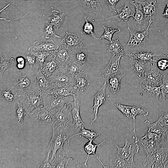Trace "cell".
<instances>
[{
  "label": "cell",
  "instance_id": "obj_1",
  "mask_svg": "<svg viewBox=\"0 0 168 168\" xmlns=\"http://www.w3.org/2000/svg\"><path fill=\"white\" fill-rule=\"evenodd\" d=\"M70 103L49 110L52 122V127L61 128L66 132L72 125L73 119Z\"/></svg>",
  "mask_w": 168,
  "mask_h": 168
},
{
  "label": "cell",
  "instance_id": "obj_2",
  "mask_svg": "<svg viewBox=\"0 0 168 168\" xmlns=\"http://www.w3.org/2000/svg\"><path fill=\"white\" fill-rule=\"evenodd\" d=\"M21 94L22 96L21 102L26 112H30L39 107L43 108L42 92L36 81L30 89Z\"/></svg>",
  "mask_w": 168,
  "mask_h": 168
},
{
  "label": "cell",
  "instance_id": "obj_3",
  "mask_svg": "<svg viewBox=\"0 0 168 168\" xmlns=\"http://www.w3.org/2000/svg\"><path fill=\"white\" fill-rule=\"evenodd\" d=\"M35 72L29 70H20L14 76L12 89L22 92L30 89L35 83Z\"/></svg>",
  "mask_w": 168,
  "mask_h": 168
},
{
  "label": "cell",
  "instance_id": "obj_4",
  "mask_svg": "<svg viewBox=\"0 0 168 168\" xmlns=\"http://www.w3.org/2000/svg\"><path fill=\"white\" fill-rule=\"evenodd\" d=\"M53 128L51 138L47 148L48 152H52V156L49 161L51 164L54 159L56 157L57 152H65L63 147L64 143L68 138L66 136V132L63 129L58 128Z\"/></svg>",
  "mask_w": 168,
  "mask_h": 168
},
{
  "label": "cell",
  "instance_id": "obj_5",
  "mask_svg": "<svg viewBox=\"0 0 168 168\" xmlns=\"http://www.w3.org/2000/svg\"><path fill=\"white\" fill-rule=\"evenodd\" d=\"M42 97L43 108L48 110L70 103L74 100L72 96H65L51 92L42 94Z\"/></svg>",
  "mask_w": 168,
  "mask_h": 168
},
{
  "label": "cell",
  "instance_id": "obj_6",
  "mask_svg": "<svg viewBox=\"0 0 168 168\" xmlns=\"http://www.w3.org/2000/svg\"><path fill=\"white\" fill-rule=\"evenodd\" d=\"M168 147H160L154 152L147 155L143 165L147 168H164L167 159Z\"/></svg>",
  "mask_w": 168,
  "mask_h": 168
},
{
  "label": "cell",
  "instance_id": "obj_7",
  "mask_svg": "<svg viewBox=\"0 0 168 168\" xmlns=\"http://www.w3.org/2000/svg\"><path fill=\"white\" fill-rule=\"evenodd\" d=\"M130 1L135 8V15L131 19L132 29L136 31L144 30L147 28L149 24V20L147 19L148 17L144 15L140 3L132 0Z\"/></svg>",
  "mask_w": 168,
  "mask_h": 168
},
{
  "label": "cell",
  "instance_id": "obj_8",
  "mask_svg": "<svg viewBox=\"0 0 168 168\" xmlns=\"http://www.w3.org/2000/svg\"><path fill=\"white\" fill-rule=\"evenodd\" d=\"M152 22V17H150L147 28L141 31L133 30L130 28L129 24H128L127 30L130 34V37L126 45L130 48H136L144 44L148 40V30Z\"/></svg>",
  "mask_w": 168,
  "mask_h": 168
},
{
  "label": "cell",
  "instance_id": "obj_9",
  "mask_svg": "<svg viewBox=\"0 0 168 168\" xmlns=\"http://www.w3.org/2000/svg\"><path fill=\"white\" fill-rule=\"evenodd\" d=\"M117 14L111 17L102 19H94L93 21H103L111 18H114L120 22L125 21L128 24V20L130 17H133L135 12V6L130 2H126L122 7L116 9Z\"/></svg>",
  "mask_w": 168,
  "mask_h": 168
},
{
  "label": "cell",
  "instance_id": "obj_10",
  "mask_svg": "<svg viewBox=\"0 0 168 168\" xmlns=\"http://www.w3.org/2000/svg\"><path fill=\"white\" fill-rule=\"evenodd\" d=\"M75 51L64 44L55 50L56 59L61 67L66 68L75 61Z\"/></svg>",
  "mask_w": 168,
  "mask_h": 168
},
{
  "label": "cell",
  "instance_id": "obj_11",
  "mask_svg": "<svg viewBox=\"0 0 168 168\" xmlns=\"http://www.w3.org/2000/svg\"><path fill=\"white\" fill-rule=\"evenodd\" d=\"M124 55L116 54L112 55V57L105 68L100 72L103 79L106 80L114 75L122 73L123 70L120 65V60Z\"/></svg>",
  "mask_w": 168,
  "mask_h": 168
},
{
  "label": "cell",
  "instance_id": "obj_12",
  "mask_svg": "<svg viewBox=\"0 0 168 168\" xmlns=\"http://www.w3.org/2000/svg\"><path fill=\"white\" fill-rule=\"evenodd\" d=\"M26 115L37 124L52 126L51 117L48 110L43 107H39Z\"/></svg>",
  "mask_w": 168,
  "mask_h": 168
},
{
  "label": "cell",
  "instance_id": "obj_13",
  "mask_svg": "<svg viewBox=\"0 0 168 168\" xmlns=\"http://www.w3.org/2000/svg\"><path fill=\"white\" fill-rule=\"evenodd\" d=\"M110 140L117 149V154L119 157L127 159H133L135 154L138 153L139 151V147L137 143L135 142L133 143L130 142L127 139H125V145L122 147H120L116 145L112 141L111 138Z\"/></svg>",
  "mask_w": 168,
  "mask_h": 168
},
{
  "label": "cell",
  "instance_id": "obj_14",
  "mask_svg": "<svg viewBox=\"0 0 168 168\" xmlns=\"http://www.w3.org/2000/svg\"><path fill=\"white\" fill-rule=\"evenodd\" d=\"M74 100L70 103L71 105V113L73 119L72 125L75 128L80 130L85 126L82 121L80 113L81 106L80 94L77 93L73 96Z\"/></svg>",
  "mask_w": 168,
  "mask_h": 168
},
{
  "label": "cell",
  "instance_id": "obj_15",
  "mask_svg": "<svg viewBox=\"0 0 168 168\" xmlns=\"http://www.w3.org/2000/svg\"><path fill=\"white\" fill-rule=\"evenodd\" d=\"M107 86L106 82L105 81L101 87L100 88L96 94L93 96L94 105L93 113L94 118L91 121V124L98 119V110L100 107L102 105L107 103L108 102L107 98L105 93V89Z\"/></svg>",
  "mask_w": 168,
  "mask_h": 168
},
{
  "label": "cell",
  "instance_id": "obj_16",
  "mask_svg": "<svg viewBox=\"0 0 168 168\" xmlns=\"http://www.w3.org/2000/svg\"><path fill=\"white\" fill-rule=\"evenodd\" d=\"M55 50L51 51L40 69L42 72L48 77H49L56 71L62 68L56 60Z\"/></svg>",
  "mask_w": 168,
  "mask_h": 168
},
{
  "label": "cell",
  "instance_id": "obj_17",
  "mask_svg": "<svg viewBox=\"0 0 168 168\" xmlns=\"http://www.w3.org/2000/svg\"><path fill=\"white\" fill-rule=\"evenodd\" d=\"M50 92L65 96H73L79 93L75 87L74 82L65 84L54 82V87Z\"/></svg>",
  "mask_w": 168,
  "mask_h": 168
},
{
  "label": "cell",
  "instance_id": "obj_18",
  "mask_svg": "<svg viewBox=\"0 0 168 168\" xmlns=\"http://www.w3.org/2000/svg\"><path fill=\"white\" fill-rule=\"evenodd\" d=\"M62 41L67 44V46L75 51L82 49L84 45V43L80 35L67 31L62 39Z\"/></svg>",
  "mask_w": 168,
  "mask_h": 168
},
{
  "label": "cell",
  "instance_id": "obj_19",
  "mask_svg": "<svg viewBox=\"0 0 168 168\" xmlns=\"http://www.w3.org/2000/svg\"><path fill=\"white\" fill-rule=\"evenodd\" d=\"M35 76L36 82L42 94L50 92L54 87V82L44 75L40 69L35 72Z\"/></svg>",
  "mask_w": 168,
  "mask_h": 168
},
{
  "label": "cell",
  "instance_id": "obj_20",
  "mask_svg": "<svg viewBox=\"0 0 168 168\" xmlns=\"http://www.w3.org/2000/svg\"><path fill=\"white\" fill-rule=\"evenodd\" d=\"M58 46L53 40H37L28 49L29 51L51 52L57 50Z\"/></svg>",
  "mask_w": 168,
  "mask_h": 168
},
{
  "label": "cell",
  "instance_id": "obj_21",
  "mask_svg": "<svg viewBox=\"0 0 168 168\" xmlns=\"http://www.w3.org/2000/svg\"><path fill=\"white\" fill-rule=\"evenodd\" d=\"M126 55L128 56L130 59L133 61L135 60H138L142 62L145 63L149 61H156L153 60L154 57H159L161 54L153 53L150 51H129L126 53Z\"/></svg>",
  "mask_w": 168,
  "mask_h": 168
},
{
  "label": "cell",
  "instance_id": "obj_22",
  "mask_svg": "<svg viewBox=\"0 0 168 168\" xmlns=\"http://www.w3.org/2000/svg\"><path fill=\"white\" fill-rule=\"evenodd\" d=\"M150 70L144 73V79L153 86H160L162 82V74L154 63H150Z\"/></svg>",
  "mask_w": 168,
  "mask_h": 168
},
{
  "label": "cell",
  "instance_id": "obj_23",
  "mask_svg": "<svg viewBox=\"0 0 168 168\" xmlns=\"http://www.w3.org/2000/svg\"><path fill=\"white\" fill-rule=\"evenodd\" d=\"M109 168H138L133 159H127L119 156L116 154L111 156L109 161Z\"/></svg>",
  "mask_w": 168,
  "mask_h": 168
},
{
  "label": "cell",
  "instance_id": "obj_24",
  "mask_svg": "<svg viewBox=\"0 0 168 168\" xmlns=\"http://www.w3.org/2000/svg\"><path fill=\"white\" fill-rule=\"evenodd\" d=\"M75 87L78 92L81 94L90 85V80L87 75L83 71L80 72L73 77Z\"/></svg>",
  "mask_w": 168,
  "mask_h": 168
},
{
  "label": "cell",
  "instance_id": "obj_25",
  "mask_svg": "<svg viewBox=\"0 0 168 168\" xmlns=\"http://www.w3.org/2000/svg\"><path fill=\"white\" fill-rule=\"evenodd\" d=\"M53 81L60 84L74 82L73 78L67 72L65 68H60L49 77Z\"/></svg>",
  "mask_w": 168,
  "mask_h": 168
},
{
  "label": "cell",
  "instance_id": "obj_26",
  "mask_svg": "<svg viewBox=\"0 0 168 168\" xmlns=\"http://www.w3.org/2000/svg\"><path fill=\"white\" fill-rule=\"evenodd\" d=\"M79 4L86 11L94 13L101 11L103 7V0H78Z\"/></svg>",
  "mask_w": 168,
  "mask_h": 168
},
{
  "label": "cell",
  "instance_id": "obj_27",
  "mask_svg": "<svg viewBox=\"0 0 168 168\" xmlns=\"http://www.w3.org/2000/svg\"><path fill=\"white\" fill-rule=\"evenodd\" d=\"M135 142H139L140 144L147 155L154 152L161 147L159 143L153 139H145L137 137L135 139Z\"/></svg>",
  "mask_w": 168,
  "mask_h": 168
},
{
  "label": "cell",
  "instance_id": "obj_28",
  "mask_svg": "<svg viewBox=\"0 0 168 168\" xmlns=\"http://www.w3.org/2000/svg\"><path fill=\"white\" fill-rule=\"evenodd\" d=\"M16 59L12 57L7 52L0 48V77L1 78L5 70L8 67L12 66Z\"/></svg>",
  "mask_w": 168,
  "mask_h": 168
},
{
  "label": "cell",
  "instance_id": "obj_29",
  "mask_svg": "<svg viewBox=\"0 0 168 168\" xmlns=\"http://www.w3.org/2000/svg\"><path fill=\"white\" fill-rule=\"evenodd\" d=\"M139 86L141 89L145 94L150 96L158 99L161 94V86H153L144 79L140 82Z\"/></svg>",
  "mask_w": 168,
  "mask_h": 168
},
{
  "label": "cell",
  "instance_id": "obj_30",
  "mask_svg": "<svg viewBox=\"0 0 168 168\" xmlns=\"http://www.w3.org/2000/svg\"><path fill=\"white\" fill-rule=\"evenodd\" d=\"M124 76L123 73L118 74L110 76L106 80L108 88L112 93L115 94L119 91L120 81Z\"/></svg>",
  "mask_w": 168,
  "mask_h": 168
},
{
  "label": "cell",
  "instance_id": "obj_31",
  "mask_svg": "<svg viewBox=\"0 0 168 168\" xmlns=\"http://www.w3.org/2000/svg\"><path fill=\"white\" fill-rule=\"evenodd\" d=\"M138 2L141 4L145 16L152 17V15L156 14L157 5L156 0H146L145 1Z\"/></svg>",
  "mask_w": 168,
  "mask_h": 168
},
{
  "label": "cell",
  "instance_id": "obj_32",
  "mask_svg": "<svg viewBox=\"0 0 168 168\" xmlns=\"http://www.w3.org/2000/svg\"><path fill=\"white\" fill-rule=\"evenodd\" d=\"M21 56L25 59L26 63L29 70L35 72L41 69V67L37 62L36 57L31 51H28L21 54Z\"/></svg>",
  "mask_w": 168,
  "mask_h": 168
},
{
  "label": "cell",
  "instance_id": "obj_33",
  "mask_svg": "<svg viewBox=\"0 0 168 168\" xmlns=\"http://www.w3.org/2000/svg\"><path fill=\"white\" fill-rule=\"evenodd\" d=\"M106 139L100 143L96 144L93 142L92 141H89L87 143L85 144L83 147L84 149L87 153V157L86 159V161L85 163L87 164V161L90 155L91 154H93L95 155L97 159L99 161V162L102 165L104 168H109V166H105L100 160L99 159V157L96 154V148L98 146H100L102 143L104 142Z\"/></svg>",
  "mask_w": 168,
  "mask_h": 168
},
{
  "label": "cell",
  "instance_id": "obj_34",
  "mask_svg": "<svg viewBox=\"0 0 168 168\" xmlns=\"http://www.w3.org/2000/svg\"><path fill=\"white\" fill-rule=\"evenodd\" d=\"M52 15L48 18V20L55 28L58 29L63 24L66 14L62 13H59L57 10L52 11Z\"/></svg>",
  "mask_w": 168,
  "mask_h": 168
},
{
  "label": "cell",
  "instance_id": "obj_35",
  "mask_svg": "<svg viewBox=\"0 0 168 168\" xmlns=\"http://www.w3.org/2000/svg\"><path fill=\"white\" fill-rule=\"evenodd\" d=\"M119 37L117 39H114L111 42L106 45L107 52L112 54V55L125 54L124 49L119 42Z\"/></svg>",
  "mask_w": 168,
  "mask_h": 168
},
{
  "label": "cell",
  "instance_id": "obj_36",
  "mask_svg": "<svg viewBox=\"0 0 168 168\" xmlns=\"http://www.w3.org/2000/svg\"><path fill=\"white\" fill-rule=\"evenodd\" d=\"M58 157H56L51 163L53 168H66L69 157L65 152H60Z\"/></svg>",
  "mask_w": 168,
  "mask_h": 168
},
{
  "label": "cell",
  "instance_id": "obj_37",
  "mask_svg": "<svg viewBox=\"0 0 168 168\" xmlns=\"http://www.w3.org/2000/svg\"><path fill=\"white\" fill-rule=\"evenodd\" d=\"M77 135L80 136V137H83L87 138L89 141H93L96 138L100 135V134L95 132L92 129L88 130L83 127L79 130V133L68 138L67 141L68 145L69 144L70 139L71 138Z\"/></svg>",
  "mask_w": 168,
  "mask_h": 168
},
{
  "label": "cell",
  "instance_id": "obj_38",
  "mask_svg": "<svg viewBox=\"0 0 168 168\" xmlns=\"http://www.w3.org/2000/svg\"><path fill=\"white\" fill-rule=\"evenodd\" d=\"M161 87V94L158 100L163 103H166V100L168 95V72H164L162 74Z\"/></svg>",
  "mask_w": 168,
  "mask_h": 168
},
{
  "label": "cell",
  "instance_id": "obj_39",
  "mask_svg": "<svg viewBox=\"0 0 168 168\" xmlns=\"http://www.w3.org/2000/svg\"><path fill=\"white\" fill-rule=\"evenodd\" d=\"M131 113L132 115L133 120L134 129L133 132L134 135H136L135 128V119L136 116L138 115H143L147 116L149 114L148 111L140 105H137L132 106L131 109Z\"/></svg>",
  "mask_w": 168,
  "mask_h": 168
},
{
  "label": "cell",
  "instance_id": "obj_40",
  "mask_svg": "<svg viewBox=\"0 0 168 168\" xmlns=\"http://www.w3.org/2000/svg\"><path fill=\"white\" fill-rule=\"evenodd\" d=\"M83 15L85 23L81 31V33L89 35L95 39L98 40V38L96 37L94 33V28L92 24L88 20L85 14H84Z\"/></svg>",
  "mask_w": 168,
  "mask_h": 168
},
{
  "label": "cell",
  "instance_id": "obj_41",
  "mask_svg": "<svg viewBox=\"0 0 168 168\" xmlns=\"http://www.w3.org/2000/svg\"><path fill=\"white\" fill-rule=\"evenodd\" d=\"M16 104V119L18 124L22 126L23 124L24 117L27 112L25 111L21 101H17Z\"/></svg>",
  "mask_w": 168,
  "mask_h": 168
},
{
  "label": "cell",
  "instance_id": "obj_42",
  "mask_svg": "<svg viewBox=\"0 0 168 168\" xmlns=\"http://www.w3.org/2000/svg\"><path fill=\"white\" fill-rule=\"evenodd\" d=\"M144 123L148 128V131L159 135L162 134L166 129L162 127L157 121L151 123L149 121L146 120Z\"/></svg>",
  "mask_w": 168,
  "mask_h": 168
},
{
  "label": "cell",
  "instance_id": "obj_43",
  "mask_svg": "<svg viewBox=\"0 0 168 168\" xmlns=\"http://www.w3.org/2000/svg\"><path fill=\"white\" fill-rule=\"evenodd\" d=\"M0 95L2 99L9 102L14 101L17 97L21 96L18 95L17 92L15 94H13L11 92V89L6 86H3L1 88Z\"/></svg>",
  "mask_w": 168,
  "mask_h": 168
},
{
  "label": "cell",
  "instance_id": "obj_44",
  "mask_svg": "<svg viewBox=\"0 0 168 168\" xmlns=\"http://www.w3.org/2000/svg\"><path fill=\"white\" fill-rule=\"evenodd\" d=\"M84 65H82L75 61L72 63L65 68L67 72L73 78L77 74L84 70Z\"/></svg>",
  "mask_w": 168,
  "mask_h": 168
},
{
  "label": "cell",
  "instance_id": "obj_45",
  "mask_svg": "<svg viewBox=\"0 0 168 168\" xmlns=\"http://www.w3.org/2000/svg\"><path fill=\"white\" fill-rule=\"evenodd\" d=\"M102 26L104 29V32L102 35L98 38L99 40L105 39L111 43L112 41V38L113 34L115 32L118 33L120 31L119 28L114 29L110 26L106 27L103 25H102Z\"/></svg>",
  "mask_w": 168,
  "mask_h": 168
},
{
  "label": "cell",
  "instance_id": "obj_46",
  "mask_svg": "<svg viewBox=\"0 0 168 168\" xmlns=\"http://www.w3.org/2000/svg\"><path fill=\"white\" fill-rule=\"evenodd\" d=\"M133 62L134 64L131 68L136 74L138 78L140 79L145 73V63L138 60H135Z\"/></svg>",
  "mask_w": 168,
  "mask_h": 168
},
{
  "label": "cell",
  "instance_id": "obj_47",
  "mask_svg": "<svg viewBox=\"0 0 168 168\" xmlns=\"http://www.w3.org/2000/svg\"><path fill=\"white\" fill-rule=\"evenodd\" d=\"M53 26L51 23L48 22L45 23L44 30V34L45 38L46 39H48L51 37L55 39H61L60 36L56 34Z\"/></svg>",
  "mask_w": 168,
  "mask_h": 168
},
{
  "label": "cell",
  "instance_id": "obj_48",
  "mask_svg": "<svg viewBox=\"0 0 168 168\" xmlns=\"http://www.w3.org/2000/svg\"><path fill=\"white\" fill-rule=\"evenodd\" d=\"M87 51L86 49H80L75 51V61L82 65H84L87 58Z\"/></svg>",
  "mask_w": 168,
  "mask_h": 168
},
{
  "label": "cell",
  "instance_id": "obj_49",
  "mask_svg": "<svg viewBox=\"0 0 168 168\" xmlns=\"http://www.w3.org/2000/svg\"><path fill=\"white\" fill-rule=\"evenodd\" d=\"M114 105L124 115L130 119L133 118L131 113L132 106L123 105L119 103H115Z\"/></svg>",
  "mask_w": 168,
  "mask_h": 168
},
{
  "label": "cell",
  "instance_id": "obj_50",
  "mask_svg": "<svg viewBox=\"0 0 168 168\" xmlns=\"http://www.w3.org/2000/svg\"><path fill=\"white\" fill-rule=\"evenodd\" d=\"M30 51L36 57L37 62L40 66L41 68L46 58L51 52L32 51Z\"/></svg>",
  "mask_w": 168,
  "mask_h": 168
},
{
  "label": "cell",
  "instance_id": "obj_51",
  "mask_svg": "<svg viewBox=\"0 0 168 168\" xmlns=\"http://www.w3.org/2000/svg\"><path fill=\"white\" fill-rule=\"evenodd\" d=\"M157 121L163 128H168V110L161 113Z\"/></svg>",
  "mask_w": 168,
  "mask_h": 168
},
{
  "label": "cell",
  "instance_id": "obj_52",
  "mask_svg": "<svg viewBox=\"0 0 168 168\" xmlns=\"http://www.w3.org/2000/svg\"><path fill=\"white\" fill-rule=\"evenodd\" d=\"M142 138L145 139H153L159 143L161 140V135L147 131L145 136Z\"/></svg>",
  "mask_w": 168,
  "mask_h": 168
},
{
  "label": "cell",
  "instance_id": "obj_53",
  "mask_svg": "<svg viewBox=\"0 0 168 168\" xmlns=\"http://www.w3.org/2000/svg\"><path fill=\"white\" fill-rule=\"evenodd\" d=\"M161 147H168V128L161 135V140L159 142Z\"/></svg>",
  "mask_w": 168,
  "mask_h": 168
},
{
  "label": "cell",
  "instance_id": "obj_54",
  "mask_svg": "<svg viewBox=\"0 0 168 168\" xmlns=\"http://www.w3.org/2000/svg\"><path fill=\"white\" fill-rule=\"evenodd\" d=\"M156 62L158 68L160 70L165 71L168 68V59H160Z\"/></svg>",
  "mask_w": 168,
  "mask_h": 168
},
{
  "label": "cell",
  "instance_id": "obj_55",
  "mask_svg": "<svg viewBox=\"0 0 168 168\" xmlns=\"http://www.w3.org/2000/svg\"><path fill=\"white\" fill-rule=\"evenodd\" d=\"M51 152H48L46 157L44 160L39 165L37 168H53V166L49 161V156Z\"/></svg>",
  "mask_w": 168,
  "mask_h": 168
},
{
  "label": "cell",
  "instance_id": "obj_56",
  "mask_svg": "<svg viewBox=\"0 0 168 168\" xmlns=\"http://www.w3.org/2000/svg\"><path fill=\"white\" fill-rule=\"evenodd\" d=\"M108 6L110 12H116L115 6L118 2L121 0H103Z\"/></svg>",
  "mask_w": 168,
  "mask_h": 168
},
{
  "label": "cell",
  "instance_id": "obj_57",
  "mask_svg": "<svg viewBox=\"0 0 168 168\" xmlns=\"http://www.w3.org/2000/svg\"><path fill=\"white\" fill-rule=\"evenodd\" d=\"M16 61L17 62L16 67L17 68L20 70H22L24 67L26 62L24 58L21 56L16 58Z\"/></svg>",
  "mask_w": 168,
  "mask_h": 168
},
{
  "label": "cell",
  "instance_id": "obj_58",
  "mask_svg": "<svg viewBox=\"0 0 168 168\" xmlns=\"http://www.w3.org/2000/svg\"><path fill=\"white\" fill-rule=\"evenodd\" d=\"M69 160L72 161L76 166L77 168H88L87 164L85 162L79 163L77 161V159H73L72 157H69Z\"/></svg>",
  "mask_w": 168,
  "mask_h": 168
},
{
  "label": "cell",
  "instance_id": "obj_59",
  "mask_svg": "<svg viewBox=\"0 0 168 168\" xmlns=\"http://www.w3.org/2000/svg\"><path fill=\"white\" fill-rule=\"evenodd\" d=\"M162 15L164 17L168 18V3H166L164 12Z\"/></svg>",
  "mask_w": 168,
  "mask_h": 168
},
{
  "label": "cell",
  "instance_id": "obj_60",
  "mask_svg": "<svg viewBox=\"0 0 168 168\" xmlns=\"http://www.w3.org/2000/svg\"><path fill=\"white\" fill-rule=\"evenodd\" d=\"M132 0L136 2H140L145 1L146 0Z\"/></svg>",
  "mask_w": 168,
  "mask_h": 168
},
{
  "label": "cell",
  "instance_id": "obj_61",
  "mask_svg": "<svg viewBox=\"0 0 168 168\" xmlns=\"http://www.w3.org/2000/svg\"><path fill=\"white\" fill-rule=\"evenodd\" d=\"M166 103L168 104V95L167 97L166 100Z\"/></svg>",
  "mask_w": 168,
  "mask_h": 168
},
{
  "label": "cell",
  "instance_id": "obj_62",
  "mask_svg": "<svg viewBox=\"0 0 168 168\" xmlns=\"http://www.w3.org/2000/svg\"><path fill=\"white\" fill-rule=\"evenodd\" d=\"M25 0V1H26V2H29L30 1V0Z\"/></svg>",
  "mask_w": 168,
  "mask_h": 168
},
{
  "label": "cell",
  "instance_id": "obj_63",
  "mask_svg": "<svg viewBox=\"0 0 168 168\" xmlns=\"http://www.w3.org/2000/svg\"><path fill=\"white\" fill-rule=\"evenodd\" d=\"M167 157L168 158V153H167Z\"/></svg>",
  "mask_w": 168,
  "mask_h": 168
},
{
  "label": "cell",
  "instance_id": "obj_64",
  "mask_svg": "<svg viewBox=\"0 0 168 168\" xmlns=\"http://www.w3.org/2000/svg\"><path fill=\"white\" fill-rule=\"evenodd\" d=\"M167 57L168 58V55H167Z\"/></svg>",
  "mask_w": 168,
  "mask_h": 168
}]
</instances>
